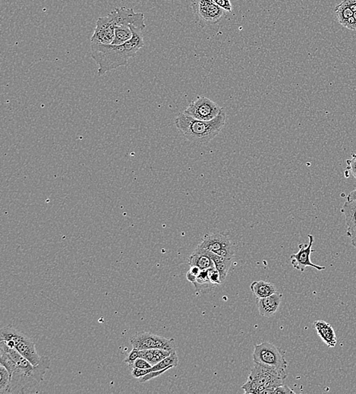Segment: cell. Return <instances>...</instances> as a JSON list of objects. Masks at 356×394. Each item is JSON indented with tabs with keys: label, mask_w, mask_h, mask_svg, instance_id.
Returning a JSON list of instances; mask_svg holds the SVG:
<instances>
[{
	"label": "cell",
	"mask_w": 356,
	"mask_h": 394,
	"mask_svg": "<svg viewBox=\"0 0 356 394\" xmlns=\"http://www.w3.org/2000/svg\"><path fill=\"white\" fill-rule=\"evenodd\" d=\"M133 36L122 45L91 44V58L98 65L100 76L119 67L127 66L130 59L134 58L140 49L145 47L143 30L131 26Z\"/></svg>",
	"instance_id": "obj_1"
},
{
	"label": "cell",
	"mask_w": 356,
	"mask_h": 394,
	"mask_svg": "<svg viewBox=\"0 0 356 394\" xmlns=\"http://www.w3.org/2000/svg\"><path fill=\"white\" fill-rule=\"evenodd\" d=\"M226 117L224 108L210 122L198 120L183 112L175 117V125L191 143L204 145L211 141L222 131L226 124Z\"/></svg>",
	"instance_id": "obj_2"
},
{
	"label": "cell",
	"mask_w": 356,
	"mask_h": 394,
	"mask_svg": "<svg viewBox=\"0 0 356 394\" xmlns=\"http://www.w3.org/2000/svg\"><path fill=\"white\" fill-rule=\"evenodd\" d=\"M287 372H280L273 368L255 363L247 382L241 388L247 394H262L267 389L274 388L283 384Z\"/></svg>",
	"instance_id": "obj_3"
},
{
	"label": "cell",
	"mask_w": 356,
	"mask_h": 394,
	"mask_svg": "<svg viewBox=\"0 0 356 394\" xmlns=\"http://www.w3.org/2000/svg\"><path fill=\"white\" fill-rule=\"evenodd\" d=\"M0 341H5L8 346L15 348L23 357L28 360L33 366H38L41 361L31 337L18 331L12 325L3 327L0 330Z\"/></svg>",
	"instance_id": "obj_4"
},
{
	"label": "cell",
	"mask_w": 356,
	"mask_h": 394,
	"mask_svg": "<svg viewBox=\"0 0 356 394\" xmlns=\"http://www.w3.org/2000/svg\"><path fill=\"white\" fill-rule=\"evenodd\" d=\"M253 361L255 363L269 366L280 372H286L288 367V363L280 350L274 344L268 342L255 345Z\"/></svg>",
	"instance_id": "obj_5"
},
{
	"label": "cell",
	"mask_w": 356,
	"mask_h": 394,
	"mask_svg": "<svg viewBox=\"0 0 356 394\" xmlns=\"http://www.w3.org/2000/svg\"><path fill=\"white\" fill-rule=\"evenodd\" d=\"M198 247L227 259H233L234 256V247L231 240L221 232H213L204 235Z\"/></svg>",
	"instance_id": "obj_6"
},
{
	"label": "cell",
	"mask_w": 356,
	"mask_h": 394,
	"mask_svg": "<svg viewBox=\"0 0 356 394\" xmlns=\"http://www.w3.org/2000/svg\"><path fill=\"white\" fill-rule=\"evenodd\" d=\"M223 108L211 99L198 96L196 100L190 102L184 113L198 120L210 122L221 112Z\"/></svg>",
	"instance_id": "obj_7"
},
{
	"label": "cell",
	"mask_w": 356,
	"mask_h": 394,
	"mask_svg": "<svg viewBox=\"0 0 356 394\" xmlns=\"http://www.w3.org/2000/svg\"><path fill=\"white\" fill-rule=\"evenodd\" d=\"M132 347L137 350L149 349H161L175 350L173 339H166L160 336L147 332H137L130 337Z\"/></svg>",
	"instance_id": "obj_8"
},
{
	"label": "cell",
	"mask_w": 356,
	"mask_h": 394,
	"mask_svg": "<svg viewBox=\"0 0 356 394\" xmlns=\"http://www.w3.org/2000/svg\"><path fill=\"white\" fill-rule=\"evenodd\" d=\"M192 9L197 20L203 24H215L224 15V10L215 4L213 0H193Z\"/></svg>",
	"instance_id": "obj_9"
},
{
	"label": "cell",
	"mask_w": 356,
	"mask_h": 394,
	"mask_svg": "<svg viewBox=\"0 0 356 394\" xmlns=\"http://www.w3.org/2000/svg\"><path fill=\"white\" fill-rule=\"evenodd\" d=\"M116 27L117 24L111 12L106 16L98 18L94 34L91 38V44H112L115 37Z\"/></svg>",
	"instance_id": "obj_10"
},
{
	"label": "cell",
	"mask_w": 356,
	"mask_h": 394,
	"mask_svg": "<svg viewBox=\"0 0 356 394\" xmlns=\"http://www.w3.org/2000/svg\"><path fill=\"white\" fill-rule=\"evenodd\" d=\"M309 243L308 244H301L299 245V250L297 253L292 254L290 256L291 259V264L293 268H296L298 271L301 272H304L307 267H312L318 271H322L326 268L325 266H320V265H315L312 263L311 260V254L314 253V250H312L313 243H314V237L312 235H308Z\"/></svg>",
	"instance_id": "obj_11"
},
{
	"label": "cell",
	"mask_w": 356,
	"mask_h": 394,
	"mask_svg": "<svg viewBox=\"0 0 356 394\" xmlns=\"http://www.w3.org/2000/svg\"><path fill=\"white\" fill-rule=\"evenodd\" d=\"M116 24L117 26H131L144 30L146 27L145 22V15L141 12H134V9L125 7L117 8L111 12Z\"/></svg>",
	"instance_id": "obj_12"
},
{
	"label": "cell",
	"mask_w": 356,
	"mask_h": 394,
	"mask_svg": "<svg viewBox=\"0 0 356 394\" xmlns=\"http://www.w3.org/2000/svg\"><path fill=\"white\" fill-rule=\"evenodd\" d=\"M282 296V294L276 292L267 297L257 299V306L260 314L267 318L275 314L280 305Z\"/></svg>",
	"instance_id": "obj_13"
},
{
	"label": "cell",
	"mask_w": 356,
	"mask_h": 394,
	"mask_svg": "<svg viewBox=\"0 0 356 394\" xmlns=\"http://www.w3.org/2000/svg\"><path fill=\"white\" fill-rule=\"evenodd\" d=\"M190 266H198L201 270H207L215 267V262L209 256L208 251L198 247L189 258Z\"/></svg>",
	"instance_id": "obj_14"
},
{
	"label": "cell",
	"mask_w": 356,
	"mask_h": 394,
	"mask_svg": "<svg viewBox=\"0 0 356 394\" xmlns=\"http://www.w3.org/2000/svg\"><path fill=\"white\" fill-rule=\"evenodd\" d=\"M314 327L317 334L328 347H334L337 343L335 331L331 325L325 321H316Z\"/></svg>",
	"instance_id": "obj_15"
},
{
	"label": "cell",
	"mask_w": 356,
	"mask_h": 394,
	"mask_svg": "<svg viewBox=\"0 0 356 394\" xmlns=\"http://www.w3.org/2000/svg\"><path fill=\"white\" fill-rule=\"evenodd\" d=\"M174 351V350H173ZM173 351L165 350L161 349H149L139 350V358L144 359L148 361L151 366H154L169 357Z\"/></svg>",
	"instance_id": "obj_16"
},
{
	"label": "cell",
	"mask_w": 356,
	"mask_h": 394,
	"mask_svg": "<svg viewBox=\"0 0 356 394\" xmlns=\"http://www.w3.org/2000/svg\"><path fill=\"white\" fill-rule=\"evenodd\" d=\"M346 218V236L356 230V201H346L341 209Z\"/></svg>",
	"instance_id": "obj_17"
},
{
	"label": "cell",
	"mask_w": 356,
	"mask_h": 394,
	"mask_svg": "<svg viewBox=\"0 0 356 394\" xmlns=\"http://www.w3.org/2000/svg\"><path fill=\"white\" fill-rule=\"evenodd\" d=\"M250 288L256 299L267 297L277 292L276 287L273 284L263 281L253 282L251 285Z\"/></svg>",
	"instance_id": "obj_18"
},
{
	"label": "cell",
	"mask_w": 356,
	"mask_h": 394,
	"mask_svg": "<svg viewBox=\"0 0 356 394\" xmlns=\"http://www.w3.org/2000/svg\"><path fill=\"white\" fill-rule=\"evenodd\" d=\"M208 254L215 262V267L221 274V280L224 282L227 279V274H228L229 270H230L232 262H233V259L222 257V256L210 251H208Z\"/></svg>",
	"instance_id": "obj_19"
},
{
	"label": "cell",
	"mask_w": 356,
	"mask_h": 394,
	"mask_svg": "<svg viewBox=\"0 0 356 394\" xmlns=\"http://www.w3.org/2000/svg\"><path fill=\"white\" fill-rule=\"evenodd\" d=\"M194 286L198 292H203L204 291H210L215 287L210 279L209 269L202 270L197 277L196 282H194Z\"/></svg>",
	"instance_id": "obj_20"
},
{
	"label": "cell",
	"mask_w": 356,
	"mask_h": 394,
	"mask_svg": "<svg viewBox=\"0 0 356 394\" xmlns=\"http://www.w3.org/2000/svg\"><path fill=\"white\" fill-rule=\"evenodd\" d=\"M133 31L128 26H117L115 30V37L113 45H122L132 38Z\"/></svg>",
	"instance_id": "obj_21"
},
{
	"label": "cell",
	"mask_w": 356,
	"mask_h": 394,
	"mask_svg": "<svg viewBox=\"0 0 356 394\" xmlns=\"http://www.w3.org/2000/svg\"><path fill=\"white\" fill-rule=\"evenodd\" d=\"M353 14L354 12L351 10L346 0H343L340 5H338V6L335 8L336 17H337V21H339V23H340L341 25H343V23H344L348 18L353 16Z\"/></svg>",
	"instance_id": "obj_22"
},
{
	"label": "cell",
	"mask_w": 356,
	"mask_h": 394,
	"mask_svg": "<svg viewBox=\"0 0 356 394\" xmlns=\"http://www.w3.org/2000/svg\"><path fill=\"white\" fill-rule=\"evenodd\" d=\"M178 356H177L176 352L174 350L169 357H166V358L160 361V363H157L155 366H152L151 370L160 371L163 370V369H169H169H172V368L176 367L178 366Z\"/></svg>",
	"instance_id": "obj_23"
},
{
	"label": "cell",
	"mask_w": 356,
	"mask_h": 394,
	"mask_svg": "<svg viewBox=\"0 0 356 394\" xmlns=\"http://www.w3.org/2000/svg\"><path fill=\"white\" fill-rule=\"evenodd\" d=\"M10 374L7 369L0 365V394H9Z\"/></svg>",
	"instance_id": "obj_24"
},
{
	"label": "cell",
	"mask_w": 356,
	"mask_h": 394,
	"mask_svg": "<svg viewBox=\"0 0 356 394\" xmlns=\"http://www.w3.org/2000/svg\"><path fill=\"white\" fill-rule=\"evenodd\" d=\"M276 393H295V392L293 390L287 387V385L278 386V387H275V388L267 389L264 390L262 394H276Z\"/></svg>",
	"instance_id": "obj_25"
},
{
	"label": "cell",
	"mask_w": 356,
	"mask_h": 394,
	"mask_svg": "<svg viewBox=\"0 0 356 394\" xmlns=\"http://www.w3.org/2000/svg\"><path fill=\"white\" fill-rule=\"evenodd\" d=\"M168 370H169V369H163V370L160 371H152V372H149V373L145 375V376L139 378V381H140V383L148 382V381H151V380L154 379V378L160 376L162 374L164 373V372H166V371Z\"/></svg>",
	"instance_id": "obj_26"
},
{
	"label": "cell",
	"mask_w": 356,
	"mask_h": 394,
	"mask_svg": "<svg viewBox=\"0 0 356 394\" xmlns=\"http://www.w3.org/2000/svg\"><path fill=\"white\" fill-rule=\"evenodd\" d=\"M209 274H210V282L215 286L221 285L223 283L222 280H221V274L217 269L216 267L210 268L209 269Z\"/></svg>",
	"instance_id": "obj_27"
},
{
	"label": "cell",
	"mask_w": 356,
	"mask_h": 394,
	"mask_svg": "<svg viewBox=\"0 0 356 394\" xmlns=\"http://www.w3.org/2000/svg\"><path fill=\"white\" fill-rule=\"evenodd\" d=\"M137 358H139V350L133 348L132 350L128 353V355L127 356V357L125 359L124 362H125V363H127L130 367H131Z\"/></svg>",
	"instance_id": "obj_28"
},
{
	"label": "cell",
	"mask_w": 356,
	"mask_h": 394,
	"mask_svg": "<svg viewBox=\"0 0 356 394\" xmlns=\"http://www.w3.org/2000/svg\"><path fill=\"white\" fill-rule=\"evenodd\" d=\"M347 164V170L352 174V176L356 179V154H352V158L349 159L346 161Z\"/></svg>",
	"instance_id": "obj_29"
},
{
	"label": "cell",
	"mask_w": 356,
	"mask_h": 394,
	"mask_svg": "<svg viewBox=\"0 0 356 394\" xmlns=\"http://www.w3.org/2000/svg\"><path fill=\"white\" fill-rule=\"evenodd\" d=\"M213 2L224 11H227L229 12H231L233 11V6H232L230 0H213Z\"/></svg>",
	"instance_id": "obj_30"
},
{
	"label": "cell",
	"mask_w": 356,
	"mask_h": 394,
	"mask_svg": "<svg viewBox=\"0 0 356 394\" xmlns=\"http://www.w3.org/2000/svg\"><path fill=\"white\" fill-rule=\"evenodd\" d=\"M152 372V370H151V369H137V368H132V370H131V375H132L133 378H137V379H139V378H141V377L145 376V375H147V374L149 373V372Z\"/></svg>",
	"instance_id": "obj_31"
},
{
	"label": "cell",
	"mask_w": 356,
	"mask_h": 394,
	"mask_svg": "<svg viewBox=\"0 0 356 394\" xmlns=\"http://www.w3.org/2000/svg\"><path fill=\"white\" fill-rule=\"evenodd\" d=\"M131 368H137V369H148L152 368V366L146 360L141 358H137Z\"/></svg>",
	"instance_id": "obj_32"
},
{
	"label": "cell",
	"mask_w": 356,
	"mask_h": 394,
	"mask_svg": "<svg viewBox=\"0 0 356 394\" xmlns=\"http://www.w3.org/2000/svg\"><path fill=\"white\" fill-rule=\"evenodd\" d=\"M343 27H346V28L349 29L351 30H356V22L354 17H350L348 18L346 21L343 24Z\"/></svg>",
	"instance_id": "obj_33"
},
{
	"label": "cell",
	"mask_w": 356,
	"mask_h": 394,
	"mask_svg": "<svg viewBox=\"0 0 356 394\" xmlns=\"http://www.w3.org/2000/svg\"><path fill=\"white\" fill-rule=\"evenodd\" d=\"M186 278H187V280L189 281V282H190L191 283L193 284L194 282H196L197 276L194 275V274L189 271H188L187 274H186Z\"/></svg>",
	"instance_id": "obj_34"
},
{
	"label": "cell",
	"mask_w": 356,
	"mask_h": 394,
	"mask_svg": "<svg viewBox=\"0 0 356 394\" xmlns=\"http://www.w3.org/2000/svg\"><path fill=\"white\" fill-rule=\"evenodd\" d=\"M347 237L351 238V244L356 248V230L352 232L350 234L348 235Z\"/></svg>",
	"instance_id": "obj_35"
},
{
	"label": "cell",
	"mask_w": 356,
	"mask_h": 394,
	"mask_svg": "<svg viewBox=\"0 0 356 394\" xmlns=\"http://www.w3.org/2000/svg\"><path fill=\"white\" fill-rule=\"evenodd\" d=\"M349 8L352 12H356V0H346Z\"/></svg>",
	"instance_id": "obj_36"
},
{
	"label": "cell",
	"mask_w": 356,
	"mask_h": 394,
	"mask_svg": "<svg viewBox=\"0 0 356 394\" xmlns=\"http://www.w3.org/2000/svg\"><path fill=\"white\" fill-rule=\"evenodd\" d=\"M347 201H356V189L348 195Z\"/></svg>",
	"instance_id": "obj_37"
},
{
	"label": "cell",
	"mask_w": 356,
	"mask_h": 394,
	"mask_svg": "<svg viewBox=\"0 0 356 394\" xmlns=\"http://www.w3.org/2000/svg\"><path fill=\"white\" fill-rule=\"evenodd\" d=\"M353 17H354V18H355V22H356V12H354Z\"/></svg>",
	"instance_id": "obj_38"
}]
</instances>
